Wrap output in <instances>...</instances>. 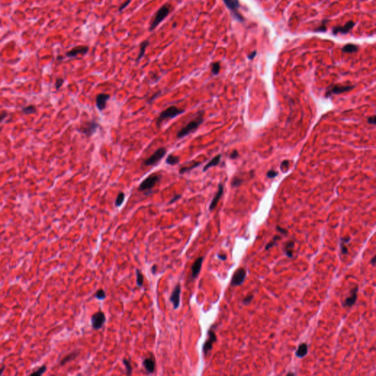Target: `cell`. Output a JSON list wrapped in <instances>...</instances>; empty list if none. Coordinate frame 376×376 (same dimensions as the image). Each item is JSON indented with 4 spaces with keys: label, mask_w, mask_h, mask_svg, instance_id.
Segmentation results:
<instances>
[{
    "label": "cell",
    "mask_w": 376,
    "mask_h": 376,
    "mask_svg": "<svg viewBox=\"0 0 376 376\" xmlns=\"http://www.w3.org/2000/svg\"><path fill=\"white\" fill-rule=\"evenodd\" d=\"M359 288L358 286H356L355 288H353L352 290H350V296L348 297V298H346L345 300H344V302L342 304L343 305V306L344 307H351L352 306H354V305L356 304V300H357V292H358Z\"/></svg>",
    "instance_id": "obj_17"
},
{
    "label": "cell",
    "mask_w": 376,
    "mask_h": 376,
    "mask_svg": "<svg viewBox=\"0 0 376 376\" xmlns=\"http://www.w3.org/2000/svg\"><path fill=\"white\" fill-rule=\"evenodd\" d=\"M276 228H277V230H278V232H280V233L283 234L284 235H286V234H287V232H287V230H286V229L282 228H281V227H280V226H277V227H276Z\"/></svg>",
    "instance_id": "obj_47"
},
{
    "label": "cell",
    "mask_w": 376,
    "mask_h": 376,
    "mask_svg": "<svg viewBox=\"0 0 376 376\" xmlns=\"http://www.w3.org/2000/svg\"><path fill=\"white\" fill-rule=\"evenodd\" d=\"M238 156H239L238 151H237V150H234L233 151H232V152L231 154H230L229 157H230V158H231V159H234L237 158V157H238Z\"/></svg>",
    "instance_id": "obj_43"
},
{
    "label": "cell",
    "mask_w": 376,
    "mask_h": 376,
    "mask_svg": "<svg viewBox=\"0 0 376 376\" xmlns=\"http://www.w3.org/2000/svg\"><path fill=\"white\" fill-rule=\"evenodd\" d=\"M340 246H341V251H342V254H347V253H348V248H347V247L345 246V244H344V243H342V242H341V245H340Z\"/></svg>",
    "instance_id": "obj_44"
},
{
    "label": "cell",
    "mask_w": 376,
    "mask_h": 376,
    "mask_svg": "<svg viewBox=\"0 0 376 376\" xmlns=\"http://www.w3.org/2000/svg\"><path fill=\"white\" fill-rule=\"evenodd\" d=\"M7 114L6 112H3V113H0V123L2 122V120H4V119L7 117Z\"/></svg>",
    "instance_id": "obj_49"
},
{
    "label": "cell",
    "mask_w": 376,
    "mask_h": 376,
    "mask_svg": "<svg viewBox=\"0 0 376 376\" xmlns=\"http://www.w3.org/2000/svg\"><path fill=\"white\" fill-rule=\"evenodd\" d=\"M79 355L78 351H73V352L71 353V354H68L67 356L64 357V358L62 359L61 361L60 362V366H63V365H65L66 363L69 362V361L74 360V359H76L77 356Z\"/></svg>",
    "instance_id": "obj_24"
},
{
    "label": "cell",
    "mask_w": 376,
    "mask_h": 376,
    "mask_svg": "<svg viewBox=\"0 0 376 376\" xmlns=\"http://www.w3.org/2000/svg\"><path fill=\"white\" fill-rule=\"evenodd\" d=\"M220 70H221V64L219 62H215L212 64V73L213 75H217L219 74Z\"/></svg>",
    "instance_id": "obj_32"
},
{
    "label": "cell",
    "mask_w": 376,
    "mask_h": 376,
    "mask_svg": "<svg viewBox=\"0 0 376 376\" xmlns=\"http://www.w3.org/2000/svg\"><path fill=\"white\" fill-rule=\"evenodd\" d=\"M354 88L353 85H333L328 88L325 92V97H330L333 95H338L340 93L350 91Z\"/></svg>",
    "instance_id": "obj_8"
},
{
    "label": "cell",
    "mask_w": 376,
    "mask_h": 376,
    "mask_svg": "<svg viewBox=\"0 0 376 376\" xmlns=\"http://www.w3.org/2000/svg\"><path fill=\"white\" fill-rule=\"evenodd\" d=\"M131 1H132V0H126V1L124 2L123 4H122L120 6V7H119V11L120 12V11H122V10H123L125 9V8H126V7H127V6H128L129 5L130 2H131Z\"/></svg>",
    "instance_id": "obj_41"
},
{
    "label": "cell",
    "mask_w": 376,
    "mask_h": 376,
    "mask_svg": "<svg viewBox=\"0 0 376 376\" xmlns=\"http://www.w3.org/2000/svg\"><path fill=\"white\" fill-rule=\"evenodd\" d=\"M241 184H242V180H241L240 178H238L237 177H235L233 180H232V187H238V186H240Z\"/></svg>",
    "instance_id": "obj_39"
},
{
    "label": "cell",
    "mask_w": 376,
    "mask_h": 376,
    "mask_svg": "<svg viewBox=\"0 0 376 376\" xmlns=\"http://www.w3.org/2000/svg\"><path fill=\"white\" fill-rule=\"evenodd\" d=\"M203 117H204V111H198L193 120H191L187 125L178 131L176 134V138L178 139H182L196 131L203 122Z\"/></svg>",
    "instance_id": "obj_1"
},
{
    "label": "cell",
    "mask_w": 376,
    "mask_h": 376,
    "mask_svg": "<svg viewBox=\"0 0 376 376\" xmlns=\"http://www.w3.org/2000/svg\"><path fill=\"white\" fill-rule=\"evenodd\" d=\"M277 175H278V173L276 171H274V170H271V171H269L267 173V176L270 178H273L274 177H276Z\"/></svg>",
    "instance_id": "obj_40"
},
{
    "label": "cell",
    "mask_w": 376,
    "mask_h": 376,
    "mask_svg": "<svg viewBox=\"0 0 376 376\" xmlns=\"http://www.w3.org/2000/svg\"><path fill=\"white\" fill-rule=\"evenodd\" d=\"M281 239V237L279 235H276L273 238V240H272L271 242H269L268 244L265 247V250L267 251L269 250V249H271V248H273L274 246H276V243H277V242L278 240H280Z\"/></svg>",
    "instance_id": "obj_31"
},
{
    "label": "cell",
    "mask_w": 376,
    "mask_h": 376,
    "mask_svg": "<svg viewBox=\"0 0 376 376\" xmlns=\"http://www.w3.org/2000/svg\"><path fill=\"white\" fill-rule=\"evenodd\" d=\"M5 365H4V366L2 367L1 369H0V375H2V374L3 373V372H4V370H5Z\"/></svg>",
    "instance_id": "obj_55"
},
{
    "label": "cell",
    "mask_w": 376,
    "mask_h": 376,
    "mask_svg": "<svg viewBox=\"0 0 376 376\" xmlns=\"http://www.w3.org/2000/svg\"><path fill=\"white\" fill-rule=\"evenodd\" d=\"M99 126V124L95 120H88L81 124L80 127L77 129V131L85 134L87 138H90L96 132Z\"/></svg>",
    "instance_id": "obj_5"
},
{
    "label": "cell",
    "mask_w": 376,
    "mask_h": 376,
    "mask_svg": "<svg viewBox=\"0 0 376 376\" xmlns=\"http://www.w3.org/2000/svg\"><path fill=\"white\" fill-rule=\"evenodd\" d=\"M110 99V95L109 94H105V93H99L96 95L95 103H96V107L99 111H102L105 109L107 101Z\"/></svg>",
    "instance_id": "obj_15"
},
{
    "label": "cell",
    "mask_w": 376,
    "mask_h": 376,
    "mask_svg": "<svg viewBox=\"0 0 376 376\" xmlns=\"http://www.w3.org/2000/svg\"><path fill=\"white\" fill-rule=\"evenodd\" d=\"M88 50L89 47L87 46H77L73 48L70 51H67L66 55V57L69 58L75 57L79 55H85V54L88 53Z\"/></svg>",
    "instance_id": "obj_14"
},
{
    "label": "cell",
    "mask_w": 376,
    "mask_h": 376,
    "mask_svg": "<svg viewBox=\"0 0 376 376\" xmlns=\"http://www.w3.org/2000/svg\"><path fill=\"white\" fill-rule=\"evenodd\" d=\"M246 278V271L242 267L238 268L237 270L235 273H234L232 276V281H231V286H240L241 284H243Z\"/></svg>",
    "instance_id": "obj_10"
},
{
    "label": "cell",
    "mask_w": 376,
    "mask_h": 376,
    "mask_svg": "<svg viewBox=\"0 0 376 376\" xmlns=\"http://www.w3.org/2000/svg\"><path fill=\"white\" fill-rule=\"evenodd\" d=\"M287 375H295V373H288Z\"/></svg>",
    "instance_id": "obj_56"
},
{
    "label": "cell",
    "mask_w": 376,
    "mask_h": 376,
    "mask_svg": "<svg viewBox=\"0 0 376 376\" xmlns=\"http://www.w3.org/2000/svg\"><path fill=\"white\" fill-rule=\"evenodd\" d=\"M149 44V42L148 41H143L142 43L140 44V53H139V55L138 58H137V61L139 62L140 60L142 59V57L144 56L145 50H146V48L148 46Z\"/></svg>",
    "instance_id": "obj_26"
},
{
    "label": "cell",
    "mask_w": 376,
    "mask_h": 376,
    "mask_svg": "<svg viewBox=\"0 0 376 376\" xmlns=\"http://www.w3.org/2000/svg\"><path fill=\"white\" fill-rule=\"evenodd\" d=\"M350 240V237H345L341 238V242H342V243H344V244L348 243V242Z\"/></svg>",
    "instance_id": "obj_50"
},
{
    "label": "cell",
    "mask_w": 376,
    "mask_h": 376,
    "mask_svg": "<svg viewBox=\"0 0 376 376\" xmlns=\"http://www.w3.org/2000/svg\"><path fill=\"white\" fill-rule=\"evenodd\" d=\"M295 246V242L292 240H290L286 242L284 246V251L285 254L290 258L293 256V248Z\"/></svg>",
    "instance_id": "obj_22"
},
{
    "label": "cell",
    "mask_w": 376,
    "mask_h": 376,
    "mask_svg": "<svg viewBox=\"0 0 376 376\" xmlns=\"http://www.w3.org/2000/svg\"><path fill=\"white\" fill-rule=\"evenodd\" d=\"M217 257L220 259H221V260H226V254H218Z\"/></svg>",
    "instance_id": "obj_52"
},
{
    "label": "cell",
    "mask_w": 376,
    "mask_h": 376,
    "mask_svg": "<svg viewBox=\"0 0 376 376\" xmlns=\"http://www.w3.org/2000/svg\"><path fill=\"white\" fill-rule=\"evenodd\" d=\"M368 123L370 124H373V125H375L376 123V118L375 115L370 116V117L368 118Z\"/></svg>",
    "instance_id": "obj_46"
},
{
    "label": "cell",
    "mask_w": 376,
    "mask_h": 376,
    "mask_svg": "<svg viewBox=\"0 0 376 376\" xmlns=\"http://www.w3.org/2000/svg\"><path fill=\"white\" fill-rule=\"evenodd\" d=\"M179 163V157L169 154L165 159V163L169 165H175Z\"/></svg>",
    "instance_id": "obj_27"
},
{
    "label": "cell",
    "mask_w": 376,
    "mask_h": 376,
    "mask_svg": "<svg viewBox=\"0 0 376 376\" xmlns=\"http://www.w3.org/2000/svg\"><path fill=\"white\" fill-rule=\"evenodd\" d=\"M181 290H182V288H181V284L178 283L175 286L173 291L172 292L171 295L170 297V301L172 303L173 308L175 309H177L178 307H179Z\"/></svg>",
    "instance_id": "obj_12"
},
{
    "label": "cell",
    "mask_w": 376,
    "mask_h": 376,
    "mask_svg": "<svg viewBox=\"0 0 376 376\" xmlns=\"http://www.w3.org/2000/svg\"><path fill=\"white\" fill-rule=\"evenodd\" d=\"M371 264H372V265H373V266H375V256H373V258L372 259V260H371Z\"/></svg>",
    "instance_id": "obj_54"
},
{
    "label": "cell",
    "mask_w": 376,
    "mask_h": 376,
    "mask_svg": "<svg viewBox=\"0 0 376 376\" xmlns=\"http://www.w3.org/2000/svg\"><path fill=\"white\" fill-rule=\"evenodd\" d=\"M223 190H224V188L223 185L221 183L219 184V185H218V189L217 193H216L215 196H214V198L212 200L210 205H209V211H212L214 209H215V207H217L218 202H219L220 199L221 198L222 196H223Z\"/></svg>",
    "instance_id": "obj_16"
},
{
    "label": "cell",
    "mask_w": 376,
    "mask_h": 376,
    "mask_svg": "<svg viewBox=\"0 0 376 376\" xmlns=\"http://www.w3.org/2000/svg\"><path fill=\"white\" fill-rule=\"evenodd\" d=\"M143 280H144V278H143V275L141 273L140 270H136V282H137V285H138L139 287H142L143 285Z\"/></svg>",
    "instance_id": "obj_29"
},
{
    "label": "cell",
    "mask_w": 376,
    "mask_h": 376,
    "mask_svg": "<svg viewBox=\"0 0 376 376\" xmlns=\"http://www.w3.org/2000/svg\"><path fill=\"white\" fill-rule=\"evenodd\" d=\"M171 5H169V4H165V5H164L163 7H161L159 9L157 10V13L155 14L154 18V19L152 21V22H151L150 28H149V30L150 31H153L154 29L157 27V26L159 25L160 23L163 22V21L165 19V18L167 17V16L169 14L170 11H171Z\"/></svg>",
    "instance_id": "obj_4"
},
{
    "label": "cell",
    "mask_w": 376,
    "mask_h": 376,
    "mask_svg": "<svg viewBox=\"0 0 376 376\" xmlns=\"http://www.w3.org/2000/svg\"><path fill=\"white\" fill-rule=\"evenodd\" d=\"M156 269H157V266H156V265H154L152 267V268H151V272H152L153 274H155Z\"/></svg>",
    "instance_id": "obj_53"
},
{
    "label": "cell",
    "mask_w": 376,
    "mask_h": 376,
    "mask_svg": "<svg viewBox=\"0 0 376 376\" xmlns=\"http://www.w3.org/2000/svg\"><path fill=\"white\" fill-rule=\"evenodd\" d=\"M253 298V295H249L243 298V300H242V304L244 305H248L250 304L251 303V301H252Z\"/></svg>",
    "instance_id": "obj_37"
},
{
    "label": "cell",
    "mask_w": 376,
    "mask_h": 376,
    "mask_svg": "<svg viewBox=\"0 0 376 376\" xmlns=\"http://www.w3.org/2000/svg\"><path fill=\"white\" fill-rule=\"evenodd\" d=\"M160 93H161V90H159V91H158V92H157V93H154V95H152V96H151V98L149 99L148 103L149 104V103H150V102H151V101H153L154 100V99H155L156 98H157V96H158V95H160Z\"/></svg>",
    "instance_id": "obj_45"
},
{
    "label": "cell",
    "mask_w": 376,
    "mask_h": 376,
    "mask_svg": "<svg viewBox=\"0 0 376 376\" xmlns=\"http://www.w3.org/2000/svg\"><path fill=\"white\" fill-rule=\"evenodd\" d=\"M221 154H219L215 156V157H213V158L208 163L206 164V165H204V167H203V171L205 172V171H207L209 168L218 165H219V163H221Z\"/></svg>",
    "instance_id": "obj_20"
},
{
    "label": "cell",
    "mask_w": 376,
    "mask_h": 376,
    "mask_svg": "<svg viewBox=\"0 0 376 376\" xmlns=\"http://www.w3.org/2000/svg\"><path fill=\"white\" fill-rule=\"evenodd\" d=\"M145 370L148 373H153L155 371V361L153 358H147L143 361Z\"/></svg>",
    "instance_id": "obj_19"
},
{
    "label": "cell",
    "mask_w": 376,
    "mask_h": 376,
    "mask_svg": "<svg viewBox=\"0 0 376 376\" xmlns=\"http://www.w3.org/2000/svg\"><path fill=\"white\" fill-rule=\"evenodd\" d=\"M184 111H185L184 110L180 109V108H178L177 107H176V106L168 107L167 109H165V110L160 113L158 118L156 119V125L159 127L161 124L163 123L164 120L172 119V118L177 117V116L181 115V114L184 113Z\"/></svg>",
    "instance_id": "obj_3"
},
{
    "label": "cell",
    "mask_w": 376,
    "mask_h": 376,
    "mask_svg": "<svg viewBox=\"0 0 376 376\" xmlns=\"http://www.w3.org/2000/svg\"><path fill=\"white\" fill-rule=\"evenodd\" d=\"M308 344L306 343H302L298 346V350H296L295 356L299 359H303L308 354Z\"/></svg>",
    "instance_id": "obj_21"
},
{
    "label": "cell",
    "mask_w": 376,
    "mask_h": 376,
    "mask_svg": "<svg viewBox=\"0 0 376 376\" xmlns=\"http://www.w3.org/2000/svg\"><path fill=\"white\" fill-rule=\"evenodd\" d=\"M63 83H64V80H63V79H62V78H58V79H57V80H56V82H55V88H56V89H57V90H58V89H60L62 87V85H63Z\"/></svg>",
    "instance_id": "obj_38"
},
{
    "label": "cell",
    "mask_w": 376,
    "mask_h": 376,
    "mask_svg": "<svg viewBox=\"0 0 376 376\" xmlns=\"http://www.w3.org/2000/svg\"><path fill=\"white\" fill-rule=\"evenodd\" d=\"M223 1L228 9L230 10L233 17L240 22H243L245 21L244 17L238 12V9L240 7L238 0H223Z\"/></svg>",
    "instance_id": "obj_7"
},
{
    "label": "cell",
    "mask_w": 376,
    "mask_h": 376,
    "mask_svg": "<svg viewBox=\"0 0 376 376\" xmlns=\"http://www.w3.org/2000/svg\"><path fill=\"white\" fill-rule=\"evenodd\" d=\"M329 22V20L328 19H325L323 21V22H322L321 25L318 27L315 28V32H325L326 30H327V27H326V24Z\"/></svg>",
    "instance_id": "obj_33"
},
{
    "label": "cell",
    "mask_w": 376,
    "mask_h": 376,
    "mask_svg": "<svg viewBox=\"0 0 376 376\" xmlns=\"http://www.w3.org/2000/svg\"><path fill=\"white\" fill-rule=\"evenodd\" d=\"M201 165V162H193V164L191 165L187 166V167L186 166H184V167L181 168L180 169L178 170V173L184 174L186 173H188V172L193 171V169H195V168L198 167V166Z\"/></svg>",
    "instance_id": "obj_23"
},
{
    "label": "cell",
    "mask_w": 376,
    "mask_h": 376,
    "mask_svg": "<svg viewBox=\"0 0 376 376\" xmlns=\"http://www.w3.org/2000/svg\"><path fill=\"white\" fill-rule=\"evenodd\" d=\"M95 297L97 299H99V300H105V299L106 298V293H105V290H99L96 292H95Z\"/></svg>",
    "instance_id": "obj_35"
},
{
    "label": "cell",
    "mask_w": 376,
    "mask_h": 376,
    "mask_svg": "<svg viewBox=\"0 0 376 376\" xmlns=\"http://www.w3.org/2000/svg\"><path fill=\"white\" fill-rule=\"evenodd\" d=\"M46 366H45V365H43V366H41L40 368H39L38 370H36L34 373H31V375H35V376H38V375H43V373H45L46 371Z\"/></svg>",
    "instance_id": "obj_36"
},
{
    "label": "cell",
    "mask_w": 376,
    "mask_h": 376,
    "mask_svg": "<svg viewBox=\"0 0 376 376\" xmlns=\"http://www.w3.org/2000/svg\"><path fill=\"white\" fill-rule=\"evenodd\" d=\"M289 166V161L288 160H284V162H282L281 165V170H283L284 168H286L287 169Z\"/></svg>",
    "instance_id": "obj_48"
},
{
    "label": "cell",
    "mask_w": 376,
    "mask_h": 376,
    "mask_svg": "<svg viewBox=\"0 0 376 376\" xmlns=\"http://www.w3.org/2000/svg\"><path fill=\"white\" fill-rule=\"evenodd\" d=\"M354 26H355V22H353V21H349V22H347L344 26L334 27L333 28V30H332V33H333L334 35H337L338 33H341V34H342V35L347 34V33H348L351 30H352L353 28H354Z\"/></svg>",
    "instance_id": "obj_13"
},
{
    "label": "cell",
    "mask_w": 376,
    "mask_h": 376,
    "mask_svg": "<svg viewBox=\"0 0 376 376\" xmlns=\"http://www.w3.org/2000/svg\"><path fill=\"white\" fill-rule=\"evenodd\" d=\"M203 260V257L201 256L198 257L194 263L193 264L192 267H191V277L193 279H195L198 277L199 273H200L201 267H202V263Z\"/></svg>",
    "instance_id": "obj_18"
},
{
    "label": "cell",
    "mask_w": 376,
    "mask_h": 376,
    "mask_svg": "<svg viewBox=\"0 0 376 376\" xmlns=\"http://www.w3.org/2000/svg\"><path fill=\"white\" fill-rule=\"evenodd\" d=\"M22 112L26 115H31L36 113V107L34 105H29L22 108Z\"/></svg>",
    "instance_id": "obj_30"
},
{
    "label": "cell",
    "mask_w": 376,
    "mask_h": 376,
    "mask_svg": "<svg viewBox=\"0 0 376 376\" xmlns=\"http://www.w3.org/2000/svg\"><path fill=\"white\" fill-rule=\"evenodd\" d=\"M217 341V336L215 331L212 329H210L208 331V339L207 341L204 342L203 345V353L207 356L209 352H210L212 349L213 344Z\"/></svg>",
    "instance_id": "obj_11"
},
{
    "label": "cell",
    "mask_w": 376,
    "mask_h": 376,
    "mask_svg": "<svg viewBox=\"0 0 376 376\" xmlns=\"http://www.w3.org/2000/svg\"><path fill=\"white\" fill-rule=\"evenodd\" d=\"M256 51H253L252 53H251V55H249L248 56V57L249 60H252V59H253V58L255 57V56H256Z\"/></svg>",
    "instance_id": "obj_51"
},
{
    "label": "cell",
    "mask_w": 376,
    "mask_h": 376,
    "mask_svg": "<svg viewBox=\"0 0 376 376\" xmlns=\"http://www.w3.org/2000/svg\"><path fill=\"white\" fill-rule=\"evenodd\" d=\"M125 200V194L123 192H120L118 193V196L116 197L115 205L116 207H120V206L123 204L124 201Z\"/></svg>",
    "instance_id": "obj_28"
},
{
    "label": "cell",
    "mask_w": 376,
    "mask_h": 376,
    "mask_svg": "<svg viewBox=\"0 0 376 376\" xmlns=\"http://www.w3.org/2000/svg\"><path fill=\"white\" fill-rule=\"evenodd\" d=\"M181 197H182V196H181V195H175V196H174L173 197V198H171V200L169 201L168 204H172V203H173L176 202V201H178V199H179L181 198Z\"/></svg>",
    "instance_id": "obj_42"
},
{
    "label": "cell",
    "mask_w": 376,
    "mask_h": 376,
    "mask_svg": "<svg viewBox=\"0 0 376 376\" xmlns=\"http://www.w3.org/2000/svg\"><path fill=\"white\" fill-rule=\"evenodd\" d=\"M342 52L344 53H356L359 51V46L357 45L348 43L342 48Z\"/></svg>",
    "instance_id": "obj_25"
},
{
    "label": "cell",
    "mask_w": 376,
    "mask_h": 376,
    "mask_svg": "<svg viewBox=\"0 0 376 376\" xmlns=\"http://www.w3.org/2000/svg\"><path fill=\"white\" fill-rule=\"evenodd\" d=\"M166 149L164 147L159 148L152 155L148 157L146 159L143 161V165L145 166H153L158 164L166 154Z\"/></svg>",
    "instance_id": "obj_6"
},
{
    "label": "cell",
    "mask_w": 376,
    "mask_h": 376,
    "mask_svg": "<svg viewBox=\"0 0 376 376\" xmlns=\"http://www.w3.org/2000/svg\"><path fill=\"white\" fill-rule=\"evenodd\" d=\"M161 178V174L153 173L141 182L138 187V190L140 192L144 193L145 195H149L152 189L160 182Z\"/></svg>",
    "instance_id": "obj_2"
},
{
    "label": "cell",
    "mask_w": 376,
    "mask_h": 376,
    "mask_svg": "<svg viewBox=\"0 0 376 376\" xmlns=\"http://www.w3.org/2000/svg\"><path fill=\"white\" fill-rule=\"evenodd\" d=\"M106 322V317L103 311H98L91 317L92 327L95 330H99L103 327Z\"/></svg>",
    "instance_id": "obj_9"
},
{
    "label": "cell",
    "mask_w": 376,
    "mask_h": 376,
    "mask_svg": "<svg viewBox=\"0 0 376 376\" xmlns=\"http://www.w3.org/2000/svg\"><path fill=\"white\" fill-rule=\"evenodd\" d=\"M123 363H124V366H125V367H126V374H127V375H132V367L131 366V364L129 363V361L127 360V359H124V360H123Z\"/></svg>",
    "instance_id": "obj_34"
}]
</instances>
